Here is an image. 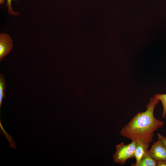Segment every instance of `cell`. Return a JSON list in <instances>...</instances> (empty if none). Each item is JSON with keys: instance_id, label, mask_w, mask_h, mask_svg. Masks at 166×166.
Returning <instances> with one entry per match:
<instances>
[{"instance_id": "1", "label": "cell", "mask_w": 166, "mask_h": 166, "mask_svg": "<svg viewBox=\"0 0 166 166\" xmlns=\"http://www.w3.org/2000/svg\"><path fill=\"white\" fill-rule=\"evenodd\" d=\"M160 101L155 95L146 105V110L137 113L122 128L121 135L132 141L149 145L153 140L154 132L162 128L164 122L154 115L156 106Z\"/></svg>"}, {"instance_id": "2", "label": "cell", "mask_w": 166, "mask_h": 166, "mask_svg": "<svg viewBox=\"0 0 166 166\" xmlns=\"http://www.w3.org/2000/svg\"><path fill=\"white\" fill-rule=\"evenodd\" d=\"M136 142L134 141L128 144L123 142L116 146V151L113 155L114 161L121 165H124L128 159L134 157Z\"/></svg>"}, {"instance_id": "3", "label": "cell", "mask_w": 166, "mask_h": 166, "mask_svg": "<svg viewBox=\"0 0 166 166\" xmlns=\"http://www.w3.org/2000/svg\"><path fill=\"white\" fill-rule=\"evenodd\" d=\"M13 41L7 34L2 33L0 34V61L9 53L13 48Z\"/></svg>"}, {"instance_id": "4", "label": "cell", "mask_w": 166, "mask_h": 166, "mask_svg": "<svg viewBox=\"0 0 166 166\" xmlns=\"http://www.w3.org/2000/svg\"><path fill=\"white\" fill-rule=\"evenodd\" d=\"M148 152L157 161L166 160V149L158 140L153 143Z\"/></svg>"}, {"instance_id": "5", "label": "cell", "mask_w": 166, "mask_h": 166, "mask_svg": "<svg viewBox=\"0 0 166 166\" xmlns=\"http://www.w3.org/2000/svg\"><path fill=\"white\" fill-rule=\"evenodd\" d=\"M149 145L141 142H137L134 153V158L136 160L135 163L132 164L131 166H138L144 155L148 151Z\"/></svg>"}, {"instance_id": "6", "label": "cell", "mask_w": 166, "mask_h": 166, "mask_svg": "<svg viewBox=\"0 0 166 166\" xmlns=\"http://www.w3.org/2000/svg\"><path fill=\"white\" fill-rule=\"evenodd\" d=\"M157 161L149 154L148 150L146 152L138 166H156Z\"/></svg>"}, {"instance_id": "7", "label": "cell", "mask_w": 166, "mask_h": 166, "mask_svg": "<svg viewBox=\"0 0 166 166\" xmlns=\"http://www.w3.org/2000/svg\"><path fill=\"white\" fill-rule=\"evenodd\" d=\"M6 86V80L4 75L0 74V107L2 104V100L6 95L5 94Z\"/></svg>"}, {"instance_id": "8", "label": "cell", "mask_w": 166, "mask_h": 166, "mask_svg": "<svg viewBox=\"0 0 166 166\" xmlns=\"http://www.w3.org/2000/svg\"><path fill=\"white\" fill-rule=\"evenodd\" d=\"M155 95L157 99L162 103L163 106V112L162 117L165 118L166 117V94H157Z\"/></svg>"}, {"instance_id": "9", "label": "cell", "mask_w": 166, "mask_h": 166, "mask_svg": "<svg viewBox=\"0 0 166 166\" xmlns=\"http://www.w3.org/2000/svg\"><path fill=\"white\" fill-rule=\"evenodd\" d=\"M13 0H6L7 2L6 4V6L8 8V13L9 15L12 16H15L18 15L19 13L18 12L14 11L12 7V1ZM16 1L17 0H14Z\"/></svg>"}, {"instance_id": "10", "label": "cell", "mask_w": 166, "mask_h": 166, "mask_svg": "<svg viewBox=\"0 0 166 166\" xmlns=\"http://www.w3.org/2000/svg\"><path fill=\"white\" fill-rule=\"evenodd\" d=\"M158 140L166 149V137L164 136L159 133L157 134Z\"/></svg>"}, {"instance_id": "11", "label": "cell", "mask_w": 166, "mask_h": 166, "mask_svg": "<svg viewBox=\"0 0 166 166\" xmlns=\"http://www.w3.org/2000/svg\"><path fill=\"white\" fill-rule=\"evenodd\" d=\"M157 166H166V160L157 161Z\"/></svg>"}, {"instance_id": "12", "label": "cell", "mask_w": 166, "mask_h": 166, "mask_svg": "<svg viewBox=\"0 0 166 166\" xmlns=\"http://www.w3.org/2000/svg\"><path fill=\"white\" fill-rule=\"evenodd\" d=\"M6 0H0V4L2 5L6 2Z\"/></svg>"}]
</instances>
